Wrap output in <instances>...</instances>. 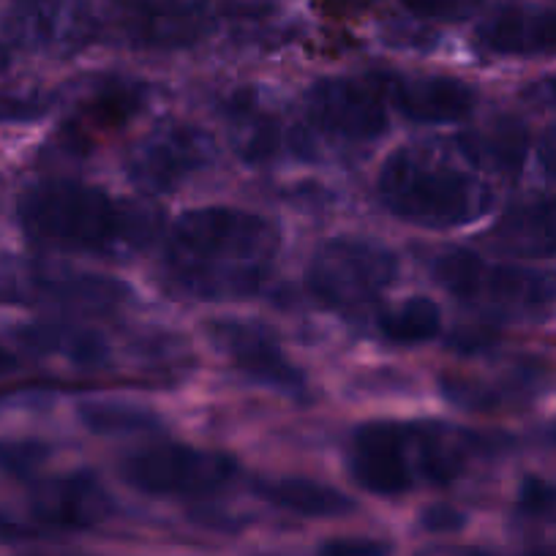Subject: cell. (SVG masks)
I'll return each mask as SVG.
<instances>
[{"instance_id":"23","label":"cell","mask_w":556,"mask_h":556,"mask_svg":"<svg viewBox=\"0 0 556 556\" xmlns=\"http://www.w3.org/2000/svg\"><path fill=\"white\" fill-rule=\"evenodd\" d=\"M458 151L480 169L518 175L527 156V128L513 117H500L485 128L458 137Z\"/></svg>"},{"instance_id":"26","label":"cell","mask_w":556,"mask_h":556,"mask_svg":"<svg viewBox=\"0 0 556 556\" xmlns=\"http://www.w3.org/2000/svg\"><path fill=\"white\" fill-rule=\"evenodd\" d=\"M139 106H142V88L131 83H110L85 104V112L93 117L96 128H104L128 121Z\"/></svg>"},{"instance_id":"24","label":"cell","mask_w":556,"mask_h":556,"mask_svg":"<svg viewBox=\"0 0 556 556\" xmlns=\"http://www.w3.org/2000/svg\"><path fill=\"white\" fill-rule=\"evenodd\" d=\"M377 328L393 344H424L440 333L442 312L431 298L415 295L399 306L379 312Z\"/></svg>"},{"instance_id":"9","label":"cell","mask_w":556,"mask_h":556,"mask_svg":"<svg viewBox=\"0 0 556 556\" xmlns=\"http://www.w3.org/2000/svg\"><path fill=\"white\" fill-rule=\"evenodd\" d=\"M306 112L323 131L341 139H377L388 131L379 77H325L306 93Z\"/></svg>"},{"instance_id":"20","label":"cell","mask_w":556,"mask_h":556,"mask_svg":"<svg viewBox=\"0 0 556 556\" xmlns=\"http://www.w3.org/2000/svg\"><path fill=\"white\" fill-rule=\"evenodd\" d=\"M227 123L235 148L245 162H273V159L285 156L287 151H295L281 121L254 104L251 96H232V101L227 104Z\"/></svg>"},{"instance_id":"11","label":"cell","mask_w":556,"mask_h":556,"mask_svg":"<svg viewBox=\"0 0 556 556\" xmlns=\"http://www.w3.org/2000/svg\"><path fill=\"white\" fill-rule=\"evenodd\" d=\"M3 28L25 50L72 55L99 36V20L88 0H20Z\"/></svg>"},{"instance_id":"12","label":"cell","mask_w":556,"mask_h":556,"mask_svg":"<svg viewBox=\"0 0 556 556\" xmlns=\"http://www.w3.org/2000/svg\"><path fill=\"white\" fill-rule=\"evenodd\" d=\"M352 478L377 496H399L415 485L409 426L371 420L357 426L350 442Z\"/></svg>"},{"instance_id":"35","label":"cell","mask_w":556,"mask_h":556,"mask_svg":"<svg viewBox=\"0 0 556 556\" xmlns=\"http://www.w3.org/2000/svg\"><path fill=\"white\" fill-rule=\"evenodd\" d=\"M538 93L543 96V99L548 101V104H554V106H556V77L543 79V83L538 85Z\"/></svg>"},{"instance_id":"16","label":"cell","mask_w":556,"mask_h":556,"mask_svg":"<svg viewBox=\"0 0 556 556\" xmlns=\"http://www.w3.org/2000/svg\"><path fill=\"white\" fill-rule=\"evenodd\" d=\"M475 36H478V45L485 52H494V55H554L556 7H534V3L502 7L478 25Z\"/></svg>"},{"instance_id":"15","label":"cell","mask_w":556,"mask_h":556,"mask_svg":"<svg viewBox=\"0 0 556 556\" xmlns=\"http://www.w3.org/2000/svg\"><path fill=\"white\" fill-rule=\"evenodd\" d=\"M30 513L55 529H90L110 521L115 500L93 472H68L30 491Z\"/></svg>"},{"instance_id":"37","label":"cell","mask_w":556,"mask_h":556,"mask_svg":"<svg viewBox=\"0 0 556 556\" xmlns=\"http://www.w3.org/2000/svg\"><path fill=\"white\" fill-rule=\"evenodd\" d=\"M9 66H12V55H9L7 47L0 45V74L9 72Z\"/></svg>"},{"instance_id":"36","label":"cell","mask_w":556,"mask_h":556,"mask_svg":"<svg viewBox=\"0 0 556 556\" xmlns=\"http://www.w3.org/2000/svg\"><path fill=\"white\" fill-rule=\"evenodd\" d=\"M14 532H17V527H14L7 516H0V538H9V534Z\"/></svg>"},{"instance_id":"1","label":"cell","mask_w":556,"mask_h":556,"mask_svg":"<svg viewBox=\"0 0 556 556\" xmlns=\"http://www.w3.org/2000/svg\"><path fill=\"white\" fill-rule=\"evenodd\" d=\"M17 216L30 240L74 251L137 249L156 227L142 207L74 180H47L28 189L20 197Z\"/></svg>"},{"instance_id":"14","label":"cell","mask_w":556,"mask_h":556,"mask_svg":"<svg viewBox=\"0 0 556 556\" xmlns=\"http://www.w3.org/2000/svg\"><path fill=\"white\" fill-rule=\"evenodd\" d=\"M384 99L412 123H456L472 115L478 93L442 74H377Z\"/></svg>"},{"instance_id":"30","label":"cell","mask_w":556,"mask_h":556,"mask_svg":"<svg viewBox=\"0 0 556 556\" xmlns=\"http://www.w3.org/2000/svg\"><path fill=\"white\" fill-rule=\"evenodd\" d=\"M52 106L50 96H14L0 93V123H25L47 115Z\"/></svg>"},{"instance_id":"18","label":"cell","mask_w":556,"mask_h":556,"mask_svg":"<svg viewBox=\"0 0 556 556\" xmlns=\"http://www.w3.org/2000/svg\"><path fill=\"white\" fill-rule=\"evenodd\" d=\"M14 341L36 355L61 357L79 368H104L112 363L110 341L85 325L30 323L14 330Z\"/></svg>"},{"instance_id":"38","label":"cell","mask_w":556,"mask_h":556,"mask_svg":"<svg viewBox=\"0 0 556 556\" xmlns=\"http://www.w3.org/2000/svg\"><path fill=\"white\" fill-rule=\"evenodd\" d=\"M545 437H548V442H551V445H554V447H556V424H554V426H551V429H548V431H545Z\"/></svg>"},{"instance_id":"5","label":"cell","mask_w":556,"mask_h":556,"mask_svg":"<svg viewBox=\"0 0 556 556\" xmlns=\"http://www.w3.org/2000/svg\"><path fill=\"white\" fill-rule=\"evenodd\" d=\"M399 278V256L382 243L333 238L317 249L306 270V287L330 308H357L377 301Z\"/></svg>"},{"instance_id":"21","label":"cell","mask_w":556,"mask_h":556,"mask_svg":"<svg viewBox=\"0 0 556 556\" xmlns=\"http://www.w3.org/2000/svg\"><path fill=\"white\" fill-rule=\"evenodd\" d=\"M169 285L184 295L222 301V298H249L262 290L267 270L265 265L254 267H205L173 260L167 270Z\"/></svg>"},{"instance_id":"34","label":"cell","mask_w":556,"mask_h":556,"mask_svg":"<svg viewBox=\"0 0 556 556\" xmlns=\"http://www.w3.org/2000/svg\"><path fill=\"white\" fill-rule=\"evenodd\" d=\"M276 0H229V7L240 14H260L265 9H270Z\"/></svg>"},{"instance_id":"6","label":"cell","mask_w":556,"mask_h":556,"mask_svg":"<svg viewBox=\"0 0 556 556\" xmlns=\"http://www.w3.org/2000/svg\"><path fill=\"white\" fill-rule=\"evenodd\" d=\"M238 475V462L222 451L180 442H159L121 462V478L151 496H202L224 489Z\"/></svg>"},{"instance_id":"33","label":"cell","mask_w":556,"mask_h":556,"mask_svg":"<svg viewBox=\"0 0 556 556\" xmlns=\"http://www.w3.org/2000/svg\"><path fill=\"white\" fill-rule=\"evenodd\" d=\"M538 159H540V167H543V173L548 175L551 180H556V126H551L548 131L540 137Z\"/></svg>"},{"instance_id":"39","label":"cell","mask_w":556,"mask_h":556,"mask_svg":"<svg viewBox=\"0 0 556 556\" xmlns=\"http://www.w3.org/2000/svg\"><path fill=\"white\" fill-rule=\"evenodd\" d=\"M469 556H489V554H469ZM523 556H556V554H545V551H534V554H523Z\"/></svg>"},{"instance_id":"25","label":"cell","mask_w":556,"mask_h":556,"mask_svg":"<svg viewBox=\"0 0 556 556\" xmlns=\"http://www.w3.org/2000/svg\"><path fill=\"white\" fill-rule=\"evenodd\" d=\"M79 420L93 434H142L162 426L156 412L121 401H99V404H79Z\"/></svg>"},{"instance_id":"3","label":"cell","mask_w":556,"mask_h":556,"mask_svg":"<svg viewBox=\"0 0 556 556\" xmlns=\"http://www.w3.org/2000/svg\"><path fill=\"white\" fill-rule=\"evenodd\" d=\"M175 260L205 267L265 265L281 245L267 218L240 207H194L169 227Z\"/></svg>"},{"instance_id":"8","label":"cell","mask_w":556,"mask_h":556,"mask_svg":"<svg viewBox=\"0 0 556 556\" xmlns=\"http://www.w3.org/2000/svg\"><path fill=\"white\" fill-rule=\"evenodd\" d=\"M0 290L30 303H61V306L90 308V312L123 306L131 298V290L112 276L58 265H36V262L3 267Z\"/></svg>"},{"instance_id":"32","label":"cell","mask_w":556,"mask_h":556,"mask_svg":"<svg viewBox=\"0 0 556 556\" xmlns=\"http://www.w3.org/2000/svg\"><path fill=\"white\" fill-rule=\"evenodd\" d=\"M420 523L429 532H458L467 523V516L451 505H431L420 513Z\"/></svg>"},{"instance_id":"2","label":"cell","mask_w":556,"mask_h":556,"mask_svg":"<svg viewBox=\"0 0 556 556\" xmlns=\"http://www.w3.org/2000/svg\"><path fill=\"white\" fill-rule=\"evenodd\" d=\"M377 191L393 216L429 229L464 227L491 207L483 180L409 148L384 159Z\"/></svg>"},{"instance_id":"17","label":"cell","mask_w":556,"mask_h":556,"mask_svg":"<svg viewBox=\"0 0 556 556\" xmlns=\"http://www.w3.org/2000/svg\"><path fill=\"white\" fill-rule=\"evenodd\" d=\"M483 243L507 256H556V197H529L510 205L483 235Z\"/></svg>"},{"instance_id":"22","label":"cell","mask_w":556,"mask_h":556,"mask_svg":"<svg viewBox=\"0 0 556 556\" xmlns=\"http://www.w3.org/2000/svg\"><path fill=\"white\" fill-rule=\"evenodd\" d=\"M256 496L287 513L306 518H333L355 510V500L328 483L308 478H273L256 480Z\"/></svg>"},{"instance_id":"27","label":"cell","mask_w":556,"mask_h":556,"mask_svg":"<svg viewBox=\"0 0 556 556\" xmlns=\"http://www.w3.org/2000/svg\"><path fill=\"white\" fill-rule=\"evenodd\" d=\"M52 458V445L41 440H0V475L28 478Z\"/></svg>"},{"instance_id":"28","label":"cell","mask_w":556,"mask_h":556,"mask_svg":"<svg viewBox=\"0 0 556 556\" xmlns=\"http://www.w3.org/2000/svg\"><path fill=\"white\" fill-rule=\"evenodd\" d=\"M483 0H401V7L412 14L434 23H464L480 9Z\"/></svg>"},{"instance_id":"19","label":"cell","mask_w":556,"mask_h":556,"mask_svg":"<svg viewBox=\"0 0 556 556\" xmlns=\"http://www.w3.org/2000/svg\"><path fill=\"white\" fill-rule=\"evenodd\" d=\"M478 440L462 429L442 424L409 426V451L415 475L434 485H447L464 472Z\"/></svg>"},{"instance_id":"7","label":"cell","mask_w":556,"mask_h":556,"mask_svg":"<svg viewBox=\"0 0 556 556\" xmlns=\"http://www.w3.org/2000/svg\"><path fill=\"white\" fill-rule=\"evenodd\" d=\"M213 162H216V146L211 134L194 123L173 121L162 123L134 142L123 169L137 189L167 194L205 173Z\"/></svg>"},{"instance_id":"31","label":"cell","mask_w":556,"mask_h":556,"mask_svg":"<svg viewBox=\"0 0 556 556\" xmlns=\"http://www.w3.org/2000/svg\"><path fill=\"white\" fill-rule=\"evenodd\" d=\"M390 543L377 538H330L319 543L317 556H390Z\"/></svg>"},{"instance_id":"10","label":"cell","mask_w":556,"mask_h":556,"mask_svg":"<svg viewBox=\"0 0 556 556\" xmlns=\"http://www.w3.org/2000/svg\"><path fill=\"white\" fill-rule=\"evenodd\" d=\"M207 336L251 382L295 399L308 390L306 374L287 357L281 341L265 325L251 319H207Z\"/></svg>"},{"instance_id":"4","label":"cell","mask_w":556,"mask_h":556,"mask_svg":"<svg viewBox=\"0 0 556 556\" xmlns=\"http://www.w3.org/2000/svg\"><path fill=\"white\" fill-rule=\"evenodd\" d=\"M431 273L442 290L475 306L532 312L556 301V273L500 265L467 249H447L437 254Z\"/></svg>"},{"instance_id":"29","label":"cell","mask_w":556,"mask_h":556,"mask_svg":"<svg viewBox=\"0 0 556 556\" xmlns=\"http://www.w3.org/2000/svg\"><path fill=\"white\" fill-rule=\"evenodd\" d=\"M518 510L523 516H545V513L556 510V483L543 478H523L521 489H518Z\"/></svg>"},{"instance_id":"13","label":"cell","mask_w":556,"mask_h":556,"mask_svg":"<svg viewBox=\"0 0 556 556\" xmlns=\"http://www.w3.org/2000/svg\"><path fill=\"white\" fill-rule=\"evenodd\" d=\"M115 20L126 39L153 50H178L205 34L200 0H112Z\"/></svg>"}]
</instances>
